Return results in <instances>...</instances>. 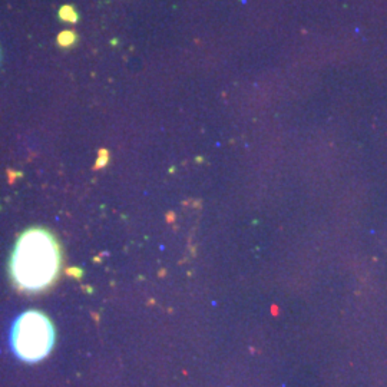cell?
<instances>
[{"mask_svg":"<svg viewBox=\"0 0 387 387\" xmlns=\"http://www.w3.org/2000/svg\"><path fill=\"white\" fill-rule=\"evenodd\" d=\"M63 264L62 247L43 227L25 229L10 254L9 274L17 290L37 294L50 288L59 278Z\"/></svg>","mask_w":387,"mask_h":387,"instance_id":"obj_1","label":"cell"},{"mask_svg":"<svg viewBox=\"0 0 387 387\" xmlns=\"http://www.w3.org/2000/svg\"><path fill=\"white\" fill-rule=\"evenodd\" d=\"M10 344L13 353L26 363H37L48 357L55 344V327L39 310L23 313L14 321Z\"/></svg>","mask_w":387,"mask_h":387,"instance_id":"obj_2","label":"cell"},{"mask_svg":"<svg viewBox=\"0 0 387 387\" xmlns=\"http://www.w3.org/2000/svg\"><path fill=\"white\" fill-rule=\"evenodd\" d=\"M59 17L62 19L63 22H70V23H75L78 21V12L70 6H63L61 10H59Z\"/></svg>","mask_w":387,"mask_h":387,"instance_id":"obj_3","label":"cell"},{"mask_svg":"<svg viewBox=\"0 0 387 387\" xmlns=\"http://www.w3.org/2000/svg\"><path fill=\"white\" fill-rule=\"evenodd\" d=\"M76 35L73 33V32H70V30H65L62 32L59 37H57V42H59V45L61 46H72L75 42H76Z\"/></svg>","mask_w":387,"mask_h":387,"instance_id":"obj_4","label":"cell"}]
</instances>
